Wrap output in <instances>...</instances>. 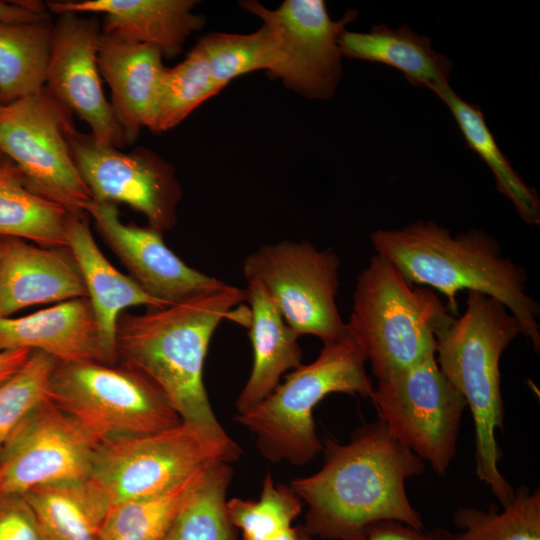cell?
Instances as JSON below:
<instances>
[{"label": "cell", "mask_w": 540, "mask_h": 540, "mask_svg": "<svg viewBox=\"0 0 540 540\" xmlns=\"http://www.w3.org/2000/svg\"><path fill=\"white\" fill-rule=\"evenodd\" d=\"M322 443V467L289 485L307 508L301 527L307 535L366 540L369 528L382 521L424 529L405 482L422 474L425 464L383 421L361 425L347 443L332 438Z\"/></svg>", "instance_id": "obj_1"}, {"label": "cell", "mask_w": 540, "mask_h": 540, "mask_svg": "<svg viewBox=\"0 0 540 540\" xmlns=\"http://www.w3.org/2000/svg\"><path fill=\"white\" fill-rule=\"evenodd\" d=\"M243 301L245 289L228 284L143 314L122 312L115 333L117 359L148 379L182 422L223 431L204 386L203 367L216 328Z\"/></svg>", "instance_id": "obj_2"}, {"label": "cell", "mask_w": 540, "mask_h": 540, "mask_svg": "<svg viewBox=\"0 0 540 540\" xmlns=\"http://www.w3.org/2000/svg\"><path fill=\"white\" fill-rule=\"evenodd\" d=\"M370 238L376 254L394 264L412 284L431 287L446 296L452 312L462 290L501 302L539 352L540 307L527 293L528 275L503 254L488 233L470 229L453 235L435 221L417 220L398 229L376 230Z\"/></svg>", "instance_id": "obj_3"}, {"label": "cell", "mask_w": 540, "mask_h": 540, "mask_svg": "<svg viewBox=\"0 0 540 540\" xmlns=\"http://www.w3.org/2000/svg\"><path fill=\"white\" fill-rule=\"evenodd\" d=\"M519 334L520 323L507 307L479 292H468L464 313L436 333L437 364L473 417L476 475L502 507L515 491L498 468L502 454L496 430L504 427L499 363Z\"/></svg>", "instance_id": "obj_4"}, {"label": "cell", "mask_w": 540, "mask_h": 540, "mask_svg": "<svg viewBox=\"0 0 540 540\" xmlns=\"http://www.w3.org/2000/svg\"><path fill=\"white\" fill-rule=\"evenodd\" d=\"M430 288L409 282L379 254L357 276L347 333L382 380L436 355V333L454 316Z\"/></svg>", "instance_id": "obj_5"}, {"label": "cell", "mask_w": 540, "mask_h": 540, "mask_svg": "<svg viewBox=\"0 0 540 540\" xmlns=\"http://www.w3.org/2000/svg\"><path fill=\"white\" fill-rule=\"evenodd\" d=\"M366 356L346 334L323 344L317 358L292 370L277 388L235 420L255 438L260 454L273 463L305 465L322 453L313 411L331 393L372 398Z\"/></svg>", "instance_id": "obj_6"}, {"label": "cell", "mask_w": 540, "mask_h": 540, "mask_svg": "<svg viewBox=\"0 0 540 540\" xmlns=\"http://www.w3.org/2000/svg\"><path fill=\"white\" fill-rule=\"evenodd\" d=\"M241 455L225 430L181 421L159 432L101 443L89 478L111 506L162 493L204 466L232 463Z\"/></svg>", "instance_id": "obj_7"}, {"label": "cell", "mask_w": 540, "mask_h": 540, "mask_svg": "<svg viewBox=\"0 0 540 540\" xmlns=\"http://www.w3.org/2000/svg\"><path fill=\"white\" fill-rule=\"evenodd\" d=\"M47 398L100 444L159 432L181 422L162 393L123 364L57 362Z\"/></svg>", "instance_id": "obj_8"}, {"label": "cell", "mask_w": 540, "mask_h": 540, "mask_svg": "<svg viewBox=\"0 0 540 540\" xmlns=\"http://www.w3.org/2000/svg\"><path fill=\"white\" fill-rule=\"evenodd\" d=\"M72 112L46 88L0 109V150L19 169L28 189L80 213L92 195L69 144Z\"/></svg>", "instance_id": "obj_9"}, {"label": "cell", "mask_w": 540, "mask_h": 540, "mask_svg": "<svg viewBox=\"0 0 540 540\" xmlns=\"http://www.w3.org/2000/svg\"><path fill=\"white\" fill-rule=\"evenodd\" d=\"M338 255L307 241L265 244L242 262L245 279L263 286L288 326L298 335L324 343L346 334L336 296Z\"/></svg>", "instance_id": "obj_10"}, {"label": "cell", "mask_w": 540, "mask_h": 540, "mask_svg": "<svg viewBox=\"0 0 540 540\" xmlns=\"http://www.w3.org/2000/svg\"><path fill=\"white\" fill-rule=\"evenodd\" d=\"M371 400L389 433L434 472L445 475L456 455L466 401L436 357L378 380Z\"/></svg>", "instance_id": "obj_11"}, {"label": "cell", "mask_w": 540, "mask_h": 540, "mask_svg": "<svg viewBox=\"0 0 540 540\" xmlns=\"http://www.w3.org/2000/svg\"><path fill=\"white\" fill-rule=\"evenodd\" d=\"M69 144L94 201L126 204L161 233L175 227L182 187L171 163L145 147L123 152L102 144L75 126L69 132Z\"/></svg>", "instance_id": "obj_12"}, {"label": "cell", "mask_w": 540, "mask_h": 540, "mask_svg": "<svg viewBox=\"0 0 540 540\" xmlns=\"http://www.w3.org/2000/svg\"><path fill=\"white\" fill-rule=\"evenodd\" d=\"M240 5L278 35L281 61L273 78L309 99L334 95L343 75L338 39L356 19L355 10L333 20L322 0H285L275 10L254 0Z\"/></svg>", "instance_id": "obj_13"}, {"label": "cell", "mask_w": 540, "mask_h": 540, "mask_svg": "<svg viewBox=\"0 0 540 540\" xmlns=\"http://www.w3.org/2000/svg\"><path fill=\"white\" fill-rule=\"evenodd\" d=\"M100 443L48 398L14 431L0 453V496L89 478Z\"/></svg>", "instance_id": "obj_14"}, {"label": "cell", "mask_w": 540, "mask_h": 540, "mask_svg": "<svg viewBox=\"0 0 540 540\" xmlns=\"http://www.w3.org/2000/svg\"><path fill=\"white\" fill-rule=\"evenodd\" d=\"M100 39L97 17L59 14L53 23L45 88L85 121L98 142L122 149L126 138L102 88L97 62Z\"/></svg>", "instance_id": "obj_15"}, {"label": "cell", "mask_w": 540, "mask_h": 540, "mask_svg": "<svg viewBox=\"0 0 540 540\" xmlns=\"http://www.w3.org/2000/svg\"><path fill=\"white\" fill-rule=\"evenodd\" d=\"M97 231L150 296L166 305L223 289L228 284L188 266L164 242L163 233L150 226L124 224L117 205L93 199L81 205Z\"/></svg>", "instance_id": "obj_16"}, {"label": "cell", "mask_w": 540, "mask_h": 540, "mask_svg": "<svg viewBox=\"0 0 540 540\" xmlns=\"http://www.w3.org/2000/svg\"><path fill=\"white\" fill-rule=\"evenodd\" d=\"M194 0H81L48 2L56 14L103 15L101 34L160 49L163 58L174 59L186 39L201 29L204 18L193 13Z\"/></svg>", "instance_id": "obj_17"}, {"label": "cell", "mask_w": 540, "mask_h": 540, "mask_svg": "<svg viewBox=\"0 0 540 540\" xmlns=\"http://www.w3.org/2000/svg\"><path fill=\"white\" fill-rule=\"evenodd\" d=\"M1 242L0 317L33 305L88 298L68 247L35 246L9 237Z\"/></svg>", "instance_id": "obj_18"}, {"label": "cell", "mask_w": 540, "mask_h": 540, "mask_svg": "<svg viewBox=\"0 0 540 540\" xmlns=\"http://www.w3.org/2000/svg\"><path fill=\"white\" fill-rule=\"evenodd\" d=\"M97 62L127 145L132 144L143 128L152 131L155 124L166 70L162 52L101 34Z\"/></svg>", "instance_id": "obj_19"}, {"label": "cell", "mask_w": 540, "mask_h": 540, "mask_svg": "<svg viewBox=\"0 0 540 540\" xmlns=\"http://www.w3.org/2000/svg\"><path fill=\"white\" fill-rule=\"evenodd\" d=\"M66 236L97 322L104 363L115 364V333L119 315L131 306L144 305L149 309L169 305L147 294L105 258L92 236L85 211L70 215Z\"/></svg>", "instance_id": "obj_20"}, {"label": "cell", "mask_w": 540, "mask_h": 540, "mask_svg": "<svg viewBox=\"0 0 540 540\" xmlns=\"http://www.w3.org/2000/svg\"><path fill=\"white\" fill-rule=\"evenodd\" d=\"M16 349L42 351L61 363H104L97 322L87 297L23 317H0V351Z\"/></svg>", "instance_id": "obj_21"}, {"label": "cell", "mask_w": 540, "mask_h": 540, "mask_svg": "<svg viewBox=\"0 0 540 540\" xmlns=\"http://www.w3.org/2000/svg\"><path fill=\"white\" fill-rule=\"evenodd\" d=\"M245 291L250 305L248 336L253 363L235 402L237 413L251 409L268 397L287 371L302 365L303 356L299 336L285 322L263 286L248 281Z\"/></svg>", "instance_id": "obj_22"}, {"label": "cell", "mask_w": 540, "mask_h": 540, "mask_svg": "<svg viewBox=\"0 0 540 540\" xmlns=\"http://www.w3.org/2000/svg\"><path fill=\"white\" fill-rule=\"evenodd\" d=\"M338 45L342 57L391 66L416 87L448 82L453 67L446 55L433 49L429 37L415 33L408 25L391 28L382 23L369 32L344 30Z\"/></svg>", "instance_id": "obj_23"}, {"label": "cell", "mask_w": 540, "mask_h": 540, "mask_svg": "<svg viewBox=\"0 0 540 540\" xmlns=\"http://www.w3.org/2000/svg\"><path fill=\"white\" fill-rule=\"evenodd\" d=\"M23 496L51 540H99L110 508L90 478L38 486Z\"/></svg>", "instance_id": "obj_24"}, {"label": "cell", "mask_w": 540, "mask_h": 540, "mask_svg": "<svg viewBox=\"0 0 540 540\" xmlns=\"http://www.w3.org/2000/svg\"><path fill=\"white\" fill-rule=\"evenodd\" d=\"M429 89L448 107L467 146L489 167L497 190L514 205L526 224L539 225L540 199L536 190L520 178L501 152L479 106L462 99L449 82L435 83Z\"/></svg>", "instance_id": "obj_25"}, {"label": "cell", "mask_w": 540, "mask_h": 540, "mask_svg": "<svg viewBox=\"0 0 540 540\" xmlns=\"http://www.w3.org/2000/svg\"><path fill=\"white\" fill-rule=\"evenodd\" d=\"M70 212L26 186L8 158L0 165V237L28 239L41 247H68Z\"/></svg>", "instance_id": "obj_26"}, {"label": "cell", "mask_w": 540, "mask_h": 540, "mask_svg": "<svg viewBox=\"0 0 540 540\" xmlns=\"http://www.w3.org/2000/svg\"><path fill=\"white\" fill-rule=\"evenodd\" d=\"M52 37L50 18L0 22V97L5 104L45 88Z\"/></svg>", "instance_id": "obj_27"}, {"label": "cell", "mask_w": 540, "mask_h": 540, "mask_svg": "<svg viewBox=\"0 0 540 540\" xmlns=\"http://www.w3.org/2000/svg\"><path fill=\"white\" fill-rule=\"evenodd\" d=\"M231 463L209 465L162 540H238L227 514Z\"/></svg>", "instance_id": "obj_28"}, {"label": "cell", "mask_w": 540, "mask_h": 540, "mask_svg": "<svg viewBox=\"0 0 540 540\" xmlns=\"http://www.w3.org/2000/svg\"><path fill=\"white\" fill-rule=\"evenodd\" d=\"M209 465L162 493L111 505L99 540H162Z\"/></svg>", "instance_id": "obj_29"}, {"label": "cell", "mask_w": 540, "mask_h": 540, "mask_svg": "<svg viewBox=\"0 0 540 540\" xmlns=\"http://www.w3.org/2000/svg\"><path fill=\"white\" fill-rule=\"evenodd\" d=\"M196 46L222 89L233 79L256 70H266L273 78L281 61L278 35L266 24L250 34L209 33Z\"/></svg>", "instance_id": "obj_30"}, {"label": "cell", "mask_w": 540, "mask_h": 540, "mask_svg": "<svg viewBox=\"0 0 540 540\" xmlns=\"http://www.w3.org/2000/svg\"><path fill=\"white\" fill-rule=\"evenodd\" d=\"M453 523L461 532L451 540H540V491L519 486L502 510L459 507Z\"/></svg>", "instance_id": "obj_31"}, {"label": "cell", "mask_w": 540, "mask_h": 540, "mask_svg": "<svg viewBox=\"0 0 540 540\" xmlns=\"http://www.w3.org/2000/svg\"><path fill=\"white\" fill-rule=\"evenodd\" d=\"M221 90L204 54L195 45L182 62L170 68L166 67L152 132H164L174 128Z\"/></svg>", "instance_id": "obj_32"}, {"label": "cell", "mask_w": 540, "mask_h": 540, "mask_svg": "<svg viewBox=\"0 0 540 540\" xmlns=\"http://www.w3.org/2000/svg\"><path fill=\"white\" fill-rule=\"evenodd\" d=\"M303 503L290 486L276 483L267 473L258 500H227V514L243 540H263L293 527Z\"/></svg>", "instance_id": "obj_33"}, {"label": "cell", "mask_w": 540, "mask_h": 540, "mask_svg": "<svg viewBox=\"0 0 540 540\" xmlns=\"http://www.w3.org/2000/svg\"><path fill=\"white\" fill-rule=\"evenodd\" d=\"M56 364L52 356L31 351L22 368L0 385V453L20 424L47 399Z\"/></svg>", "instance_id": "obj_34"}, {"label": "cell", "mask_w": 540, "mask_h": 540, "mask_svg": "<svg viewBox=\"0 0 540 540\" xmlns=\"http://www.w3.org/2000/svg\"><path fill=\"white\" fill-rule=\"evenodd\" d=\"M0 540H51L23 495L0 496Z\"/></svg>", "instance_id": "obj_35"}, {"label": "cell", "mask_w": 540, "mask_h": 540, "mask_svg": "<svg viewBox=\"0 0 540 540\" xmlns=\"http://www.w3.org/2000/svg\"><path fill=\"white\" fill-rule=\"evenodd\" d=\"M451 534L442 528L425 531L396 521H382L369 528L366 540H451ZM298 540L311 537L298 527Z\"/></svg>", "instance_id": "obj_36"}, {"label": "cell", "mask_w": 540, "mask_h": 540, "mask_svg": "<svg viewBox=\"0 0 540 540\" xmlns=\"http://www.w3.org/2000/svg\"><path fill=\"white\" fill-rule=\"evenodd\" d=\"M49 18L22 5L19 1H0V22L6 23H32Z\"/></svg>", "instance_id": "obj_37"}, {"label": "cell", "mask_w": 540, "mask_h": 540, "mask_svg": "<svg viewBox=\"0 0 540 540\" xmlns=\"http://www.w3.org/2000/svg\"><path fill=\"white\" fill-rule=\"evenodd\" d=\"M30 354L28 349L0 351V385L22 368Z\"/></svg>", "instance_id": "obj_38"}, {"label": "cell", "mask_w": 540, "mask_h": 540, "mask_svg": "<svg viewBox=\"0 0 540 540\" xmlns=\"http://www.w3.org/2000/svg\"><path fill=\"white\" fill-rule=\"evenodd\" d=\"M263 540H298V528L293 526Z\"/></svg>", "instance_id": "obj_39"}, {"label": "cell", "mask_w": 540, "mask_h": 540, "mask_svg": "<svg viewBox=\"0 0 540 540\" xmlns=\"http://www.w3.org/2000/svg\"><path fill=\"white\" fill-rule=\"evenodd\" d=\"M6 157L4 156V154L2 153V151L0 150V165L1 163L4 161Z\"/></svg>", "instance_id": "obj_40"}, {"label": "cell", "mask_w": 540, "mask_h": 540, "mask_svg": "<svg viewBox=\"0 0 540 540\" xmlns=\"http://www.w3.org/2000/svg\"><path fill=\"white\" fill-rule=\"evenodd\" d=\"M4 104H5V103L3 102V100H2L1 97H0V109H1V107H2Z\"/></svg>", "instance_id": "obj_41"}, {"label": "cell", "mask_w": 540, "mask_h": 540, "mask_svg": "<svg viewBox=\"0 0 540 540\" xmlns=\"http://www.w3.org/2000/svg\"><path fill=\"white\" fill-rule=\"evenodd\" d=\"M1 247H2V242H1V238H0V256H1Z\"/></svg>", "instance_id": "obj_42"}]
</instances>
